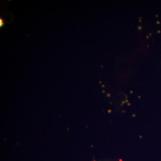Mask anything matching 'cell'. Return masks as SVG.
Wrapping results in <instances>:
<instances>
[{
  "mask_svg": "<svg viewBox=\"0 0 161 161\" xmlns=\"http://www.w3.org/2000/svg\"><path fill=\"white\" fill-rule=\"evenodd\" d=\"M0 21H1V27L3 26L4 23H3V20H2V19H1V18L0 19Z\"/></svg>",
  "mask_w": 161,
  "mask_h": 161,
  "instance_id": "cell-1",
  "label": "cell"
}]
</instances>
